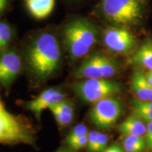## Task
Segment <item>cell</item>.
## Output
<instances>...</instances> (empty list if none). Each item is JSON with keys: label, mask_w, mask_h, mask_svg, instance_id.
<instances>
[{"label": "cell", "mask_w": 152, "mask_h": 152, "mask_svg": "<svg viewBox=\"0 0 152 152\" xmlns=\"http://www.w3.org/2000/svg\"><path fill=\"white\" fill-rule=\"evenodd\" d=\"M60 127H66L73 120L74 108L71 102L67 100L53 104L49 108Z\"/></svg>", "instance_id": "4fadbf2b"}, {"label": "cell", "mask_w": 152, "mask_h": 152, "mask_svg": "<svg viewBox=\"0 0 152 152\" xmlns=\"http://www.w3.org/2000/svg\"><path fill=\"white\" fill-rule=\"evenodd\" d=\"M88 133L89 131L87 127L85 124L80 123V124L77 125L75 127H74V128L71 130V132L68 135L66 140H73V139L88 134Z\"/></svg>", "instance_id": "ffe728a7"}, {"label": "cell", "mask_w": 152, "mask_h": 152, "mask_svg": "<svg viewBox=\"0 0 152 152\" xmlns=\"http://www.w3.org/2000/svg\"><path fill=\"white\" fill-rule=\"evenodd\" d=\"M118 71L115 60L101 53L91 55L83 61L74 73L79 79L110 78Z\"/></svg>", "instance_id": "8992f818"}, {"label": "cell", "mask_w": 152, "mask_h": 152, "mask_svg": "<svg viewBox=\"0 0 152 152\" xmlns=\"http://www.w3.org/2000/svg\"><path fill=\"white\" fill-rule=\"evenodd\" d=\"M117 129L119 132L124 135L144 136L147 131V125L143 121L132 115L121 123Z\"/></svg>", "instance_id": "9a60e30c"}, {"label": "cell", "mask_w": 152, "mask_h": 152, "mask_svg": "<svg viewBox=\"0 0 152 152\" xmlns=\"http://www.w3.org/2000/svg\"><path fill=\"white\" fill-rule=\"evenodd\" d=\"M149 0H101L99 13L114 26L130 28L142 25Z\"/></svg>", "instance_id": "7a4b0ae2"}, {"label": "cell", "mask_w": 152, "mask_h": 152, "mask_svg": "<svg viewBox=\"0 0 152 152\" xmlns=\"http://www.w3.org/2000/svg\"><path fill=\"white\" fill-rule=\"evenodd\" d=\"M56 152H70V151L66 149H61L59 150H58V151H56Z\"/></svg>", "instance_id": "4316f807"}, {"label": "cell", "mask_w": 152, "mask_h": 152, "mask_svg": "<svg viewBox=\"0 0 152 152\" xmlns=\"http://www.w3.org/2000/svg\"><path fill=\"white\" fill-rule=\"evenodd\" d=\"M34 131L27 119L6 109L0 98V143L32 144Z\"/></svg>", "instance_id": "277c9868"}, {"label": "cell", "mask_w": 152, "mask_h": 152, "mask_svg": "<svg viewBox=\"0 0 152 152\" xmlns=\"http://www.w3.org/2000/svg\"><path fill=\"white\" fill-rule=\"evenodd\" d=\"M87 140H88V134H86L73 140H66V143L71 149L79 150L87 146Z\"/></svg>", "instance_id": "d6986e66"}, {"label": "cell", "mask_w": 152, "mask_h": 152, "mask_svg": "<svg viewBox=\"0 0 152 152\" xmlns=\"http://www.w3.org/2000/svg\"><path fill=\"white\" fill-rule=\"evenodd\" d=\"M103 41L106 48L116 54H128L134 51L137 39L134 35L122 26L107 28L103 34Z\"/></svg>", "instance_id": "ba28073f"}, {"label": "cell", "mask_w": 152, "mask_h": 152, "mask_svg": "<svg viewBox=\"0 0 152 152\" xmlns=\"http://www.w3.org/2000/svg\"><path fill=\"white\" fill-rule=\"evenodd\" d=\"M144 137L147 142V148L149 149H152V121L147 123V131H146Z\"/></svg>", "instance_id": "603a6c76"}, {"label": "cell", "mask_w": 152, "mask_h": 152, "mask_svg": "<svg viewBox=\"0 0 152 152\" xmlns=\"http://www.w3.org/2000/svg\"><path fill=\"white\" fill-rule=\"evenodd\" d=\"M130 89L138 99L152 101V87L146 79L145 73L142 71H136L132 73Z\"/></svg>", "instance_id": "7c38bea8"}, {"label": "cell", "mask_w": 152, "mask_h": 152, "mask_svg": "<svg viewBox=\"0 0 152 152\" xmlns=\"http://www.w3.org/2000/svg\"><path fill=\"white\" fill-rule=\"evenodd\" d=\"M108 142H109V136L104 133L99 132L97 143H96V148H95V152H101L105 150Z\"/></svg>", "instance_id": "7402d4cb"}, {"label": "cell", "mask_w": 152, "mask_h": 152, "mask_svg": "<svg viewBox=\"0 0 152 152\" xmlns=\"http://www.w3.org/2000/svg\"><path fill=\"white\" fill-rule=\"evenodd\" d=\"M61 52L54 34L45 32L37 35L28 49V64L37 78L45 80L52 76L60 66Z\"/></svg>", "instance_id": "6da1fadb"}, {"label": "cell", "mask_w": 152, "mask_h": 152, "mask_svg": "<svg viewBox=\"0 0 152 152\" xmlns=\"http://www.w3.org/2000/svg\"><path fill=\"white\" fill-rule=\"evenodd\" d=\"M8 3L9 0H0V13L5 10L8 5Z\"/></svg>", "instance_id": "484cf974"}, {"label": "cell", "mask_w": 152, "mask_h": 152, "mask_svg": "<svg viewBox=\"0 0 152 152\" xmlns=\"http://www.w3.org/2000/svg\"><path fill=\"white\" fill-rule=\"evenodd\" d=\"M99 132L98 131L92 130L88 133V140H87V149L90 152H95L96 143Z\"/></svg>", "instance_id": "44dd1931"}, {"label": "cell", "mask_w": 152, "mask_h": 152, "mask_svg": "<svg viewBox=\"0 0 152 152\" xmlns=\"http://www.w3.org/2000/svg\"><path fill=\"white\" fill-rule=\"evenodd\" d=\"M147 148L144 136L125 135L123 141L125 152H143Z\"/></svg>", "instance_id": "2e32d148"}, {"label": "cell", "mask_w": 152, "mask_h": 152, "mask_svg": "<svg viewBox=\"0 0 152 152\" xmlns=\"http://www.w3.org/2000/svg\"><path fill=\"white\" fill-rule=\"evenodd\" d=\"M144 73H145V77L147 82L152 87V70H149V71H147V72Z\"/></svg>", "instance_id": "d4e9b609"}, {"label": "cell", "mask_w": 152, "mask_h": 152, "mask_svg": "<svg viewBox=\"0 0 152 152\" xmlns=\"http://www.w3.org/2000/svg\"><path fill=\"white\" fill-rule=\"evenodd\" d=\"M130 65L143 69L152 70V37H148L131 54Z\"/></svg>", "instance_id": "8fae6325"}, {"label": "cell", "mask_w": 152, "mask_h": 152, "mask_svg": "<svg viewBox=\"0 0 152 152\" xmlns=\"http://www.w3.org/2000/svg\"><path fill=\"white\" fill-rule=\"evenodd\" d=\"M102 152H124V151L120 146L116 145V144H113V145H111V147L106 148Z\"/></svg>", "instance_id": "cb8c5ba5"}, {"label": "cell", "mask_w": 152, "mask_h": 152, "mask_svg": "<svg viewBox=\"0 0 152 152\" xmlns=\"http://www.w3.org/2000/svg\"><path fill=\"white\" fill-rule=\"evenodd\" d=\"M72 89L83 102L95 104L103 99L122 92V87L106 78H87L72 85Z\"/></svg>", "instance_id": "5b68a950"}, {"label": "cell", "mask_w": 152, "mask_h": 152, "mask_svg": "<svg viewBox=\"0 0 152 152\" xmlns=\"http://www.w3.org/2000/svg\"><path fill=\"white\" fill-rule=\"evenodd\" d=\"M22 69V61L15 50L9 49L0 53V84L8 87Z\"/></svg>", "instance_id": "9c48e42d"}, {"label": "cell", "mask_w": 152, "mask_h": 152, "mask_svg": "<svg viewBox=\"0 0 152 152\" xmlns=\"http://www.w3.org/2000/svg\"><path fill=\"white\" fill-rule=\"evenodd\" d=\"M28 12L37 20L46 18L52 13L55 0H25Z\"/></svg>", "instance_id": "5bb4252c"}, {"label": "cell", "mask_w": 152, "mask_h": 152, "mask_svg": "<svg viewBox=\"0 0 152 152\" xmlns=\"http://www.w3.org/2000/svg\"><path fill=\"white\" fill-rule=\"evenodd\" d=\"M122 113V106L114 96L103 99L94 104L90 113L92 122L100 129H109L116 123Z\"/></svg>", "instance_id": "52a82bcc"}, {"label": "cell", "mask_w": 152, "mask_h": 152, "mask_svg": "<svg viewBox=\"0 0 152 152\" xmlns=\"http://www.w3.org/2000/svg\"><path fill=\"white\" fill-rule=\"evenodd\" d=\"M66 95L56 88H48L44 90L37 97L26 102L27 109L35 114L36 117L41 115L43 110L49 109L53 104L65 100Z\"/></svg>", "instance_id": "30bf717a"}, {"label": "cell", "mask_w": 152, "mask_h": 152, "mask_svg": "<svg viewBox=\"0 0 152 152\" xmlns=\"http://www.w3.org/2000/svg\"><path fill=\"white\" fill-rule=\"evenodd\" d=\"M132 114L138 117L144 123L152 121V110L144 108L138 103L136 98L132 101Z\"/></svg>", "instance_id": "e0dca14e"}, {"label": "cell", "mask_w": 152, "mask_h": 152, "mask_svg": "<svg viewBox=\"0 0 152 152\" xmlns=\"http://www.w3.org/2000/svg\"><path fill=\"white\" fill-rule=\"evenodd\" d=\"M13 37V30L7 23L0 21V50L4 49Z\"/></svg>", "instance_id": "ac0fdd59"}, {"label": "cell", "mask_w": 152, "mask_h": 152, "mask_svg": "<svg viewBox=\"0 0 152 152\" xmlns=\"http://www.w3.org/2000/svg\"><path fill=\"white\" fill-rule=\"evenodd\" d=\"M98 31L90 20L78 18L72 20L63 30V39L72 60L83 58L96 45Z\"/></svg>", "instance_id": "3957f363"}]
</instances>
